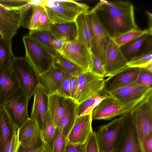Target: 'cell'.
Returning a JSON list of instances; mask_svg holds the SVG:
<instances>
[{
	"instance_id": "obj_7",
	"label": "cell",
	"mask_w": 152,
	"mask_h": 152,
	"mask_svg": "<svg viewBox=\"0 0 152 152\" xmlns=\"http://www.w3.org/2000/svg\"><path fill=\"white\" fill-rule=\"evenodd\" d=\"M29 101L19 87L9 96L1 106L17 129L29 118L28 112Z\"/></svg>"
},
{
	"instance_id": "obj_18",
	"label": "cell",
	"mask_w": 152,
	"mask_h": 152,
	"mask_svg": "<svg viewBox=\"0 0 152 152\" xmlns=\"http://www.w3.org/2000/svg\"><path fill=\"white\" fill-rule=\"evenodd\" d=\"M92 113L77 117L67 138L73 144L84 145L93 132L92 127Z\"/></svg>"
},
{
	"instance_id": "obj_32",
	"label": "cell",
	"mask_w": 152,
	"mask_h": 152,
	"mask_svg": "<svg viewBox=\"0 0 152 152\" xmlns=\"http://www.w3.org/2000/svg\"><path fill=\"white\" fill-rule=\"evenodd\" d=\"M147 34L152 35V30L149 28L142 30L137 28L126 32L112 39L120 47Z\"/></svg>"
},
{
	"instance_id": "obj_15",
	"label": "cell",
	"mask_w": 152,
	"mask_h": 152,
	"mask_svg": "<svg viewBox=\"0 0 152 152\" xmlns=\"http://www.w3.org/2000/svg\"><path fill=\"white\" fill-rule=\"evenodd\" d=\"M48 111V95L42 87H39L34 94L30 118L36 122L41 133L45 128Z\"/></svg>"
},
{
	"instance_id": "obj_36",
	"label": "cell",
	"mask_w": 152,
	"mask_h": 152,
	"mask_svg": "<svg viewBox=\"0 0 152 152\" xmlns=\"http://www.w3.org/2000/svg\"><path fill=\"white\" fill-rule=\"evenodd\" d=\"M135 83L152 89V72L145 68H140V72Z\"/></svg>"
},
{
	"instance_id": "obj_11",
	"label": "cell",
	"mask_w": 152,
	"mask_h": 152,
	"mask_svg": "<svg viewBox=\"0 0 152 152\" xmlns=\"http://www.w3.org/2000/svg\"><path fill=\"white\" fill-rule=\"evenodd\" d=\"M123 120L122 115L99 128L96 133L100 152H113L121 132Z\"/></svg>"
},
{
	"instance_id": "obj_1",
	"label": "cell",
	"mask_w": 152,
	"mask_h": 152,
	"mask_svg": "<svg viewBox=\"0 0 152 152\" xmlns=\"http://www.w3.org/2000/svg\"><path fill=\"white\" fill-rule=\"evenodd\" d=\"M91 10L112 39L138 28L129 1L100 0Z\"/></svg>"
},
{
	"instance_id": "obj_22",
	"label": "cell",
	"mask_w": 152,
	"mask_h": 152,
	"mask_svg": "<svg viewBox=\"0 0 152 152\" xmlns=\"http://www.w3.org/2000/svg\"><path fill=\"white\" fill-rule=\"evenodd\" d=\"M78 104L72 99L66 98L63 114L58 127L67 138L77 117Z\"/></svg>"
},
{
	"instance_id": "obj_47",
	"label": "cell",
	"mask_w": 152,
	"mask_h": 152,
	"mask_svg": "<svg viewBox=\"0 0 152 152\" xmlns=\"http://www.w3.org/2000/svg\"><path fill=\"white\" fill-rule=\"evenodd\" d=\"M141 146L143 152H152V133L143 141Z\"/></svg>"
},
{
	"instance_id": "obj_27",
	"label": "cell",
	"mask_w": 152,
	"mask_h": 152,
	"mask_svg": "<svg viewBox=\"0 0 152 152\" xmlns=\"http://www.w3.org/2000/svg\"><path fill=\"white\" fill-rule=\"evenodd\" d=\"M53 65L64 73L72 76H78L86 72L58 53L53 56Z\"/></svg>"
},
{
	"instance_id": "obj_8",
	"label": "cell",
	"mask_w": 152,
	"mask_h": 152,
	"mask_svg": "<svg viewBox=\"0 0 152 152\" xmlns=\"http://www.w3.org/2000/svg\"><path fill=\"white\" fill-rule=\"evenodd\" d=\"M105 79L90 71L77 76V86L73 99L78 104L103 91Z\"/></svg>"
},
{
	"instance_id": "obj_29",
	"label": "cell",
	"mask_w": 152,
	"mask_h": 152,
	"mask_svg": "<svg viewBox=\"0 0 152 152\" xmlns=\"http://www.w3.org/2000/svg\"><path fill=\"white\" fill-rule=\"evenodd\" d=\"M152 35L147 34L119 47L123 55L128 61L137 56L146 39Z\"/></svg>"
},
{
	"instance_id": "obj_34",
	"label": "cell",
	"mask_w": 152,
	"mask_h": 152,
	"mask_svg": "<svg viewBox=\"0 0 152 152\" xmlns=\"http://www.w3.org/2000/svg\"><path fill=\"white\" fill-rule=\"evenodd\" d=\"M152 63V53L142 54L136 56L127 61V66L129 67H145Z\"/></svg>"
},
{
	"instance_id": "obj_40",
	"label": "cell",
	"mask_w": 152,
	"mask_h": 152,
	"mask_svg": "<svg viewBox=\"0 0 152 152\" xmlns=\"http://www.w3.org/2000/svg\"><path fill=\"white\" fill-rule=\"evenodd\" d=\"M85 152H100L96 132L91 133L85 144Z\"/></svg>"
},
{
	"instance_id": "obj_55",
	"label": "cell",
	"mask_w": 152,
	"mask_h": 152,
	"mask_svg": "<svg viewBox=\"0 0 152 152\" xmlns=\"http://www.w3.org/2000/svg\"><path fill=\"white\" fill-rule=\"evenodd\" d=\"M44 152H46V151H45L44 150Z\"/></svg>"
},
{
	"instance_id": "obj_12",
	"label": "cell",
	"mask_w": 152,
	"mask_h": 152,
	"mask_svg": "<svg viewBox=\"0 0 152 152\" xmlns=\"http://www.w3.org/2000/svg\"><path fill=\"white\" fill-rule=\"evenodd\" d=\"M140 103L124 104L110 96L103 99L94 109L92 113L93 119H110L130 112Z\"/></svg>"
},
{
	"instance_id": "obj_28",
	"label": "cell",
	"mask_w": 152,
	"mask_h": 152,
	"mask_svg": "<svg viewBox=\"0 0 152 152\" xmlns=\"http://www.w3.org/2000/svg\"><path fill=\"white\" fill-rule=\"evenodd\" d=\"M110 96L102 91L97 95L78 104L77 117L92 114L94 109L103 99Z\"/></svg>"
},
{
	"instance_id": "obj_5",
	"label": "cell",
	"mask_w": 152,
	"mask_h": 152,
	"mask_svg": "<svg viewBox=\"0 0 152 152\" xmlns=\"http://www.w3.org/2000/svg\"><path fill=\"white\" fill-rule=\"evenodd\" d=\"M23 41L25 50V57L39 76L49 70L53 65V56L28 35L23 37Z\"/></svg>"
},
{
	"instance_id": "obj_4",
	"label": "cell",
	"mask_w": 152,
	"mask_h": 152,
	"mask_svg": "<svg viewBox=\"0 0 152 152\" xmlns=\"http://www.w3.org/2000/svg\"><path fill=\"white\" fill-rule=\"evenodd\" d=\"M90 37V52L104 67L106 51L112 39L91 10L86 12Z\"/></svg>"
},
{
	"instance_id": "obj_50",
	"label": "cell",
	"mask_w": 152,
	"mask_h": 152,
	"mask_svg": "<svg viewBox=\"0 0 152 152\" xmlns=\"http://www.w3.org/2000/svg\"><path fill=\"white\" fill-rule=\"evenodd\" d=\"M77 76L71 75L69 87L70 98L73 99L76 90Z\"/></svg>"
},
{
	"instance_id": "obj_13",
	"label": "cell",
	"mask_w": 152,
	"mask_h": 152,
	"mask_svg": "<svg viewBox=\"0 0 152 152\" xmlns=\"http://www.w3.org/2000/svg\"><path fill=\"white\" fill-rule=\"evenodd\" d=\"M152 90L135 82L108 94L121 103L127 105L140 102L152 92Z\"/></svg>"
},
{
	"instance_id": "obj_43",
	"label": "cell",
	"mask_w": 152,
	"mask_h": 152,
	"mask_svg": "<svg viewBox=\"0 0 152 152\" xmlns=\"http://www.w3.org/2000/svg\"><path fill=\"white\" fill-rule=\"evenodd\" d=\"M52 24L45 10L40 18L36 30L41 31H49Z\"/></svg>"
},
{
	"instance_id": "obj_44",
	"label": "cell",
	"mask_w": 152,
	"mask_h": 152,
	"mask_svg": "<svg viewBox=\"0 0 152 152\" xmlns=\"http://www.w3.org/2000/svg\"><path fill=\"white\" fill-rule=\"evenodd\" d=\"M71 75L64 73L63 80L58 93L66 98H70L69 87Z\"/></svg>"
},
{
	"instance_id": "obj_16",
	"label": "cell",
	"mask_w": 152,
	"mask_h": 152,
	"mask_svg": "<svg viewBox=\"0 0 152 152\" xmlns=\"http://www.w3.org/2000/svg\"><path fill=\"white\" fill-rule=\"evenodd\" d=\"M127 62L120 47L112 39L106 53L104 77L112 76L128 67Z\"/></svg>"
},
{
	"instance_id": "obj_45",
	"label": "cell",
	"mask_w": 152,
	"mask_h": 152,
	"mask_svg": "<svg viewBox=\"0 0 152 152\" xmlns=\"http://www.w3.org/2000/svg\"><path fill=\"white\" fill-rule=\"evenodd\" d=\"M91 55L92 66L91 72L96 75L104 77L105 71L104 66L99 60L92 54Z\"/></svg>"
},
{
	"instance_id": "obj_23",
	"label": "cell",
	"mask_w": 152,
	"mask_h": 152,
	"mask_svg": "<svg viewBox=\"0 0 152 152\" xmlns=\"http://www.w3.org/2000/svg\"><path fill=\"white\" fill-rule=\"evenodd\" d=\"M49 31L55 37L68 42L77 38V27L75 21L53 23Z\"/></svg>"
},
{
	"instance_id": "obj_38",
	"label": "cell",
	"mask_w": 152,
	"mask_h": 152,
	"mask_svg": "<svg viewBox=\"0 0 152 152\" xmlns=\"http://www.w3.org/2000/svg\"><path fill=\"white\" fill-rule=\"evenodd\" d=\"M34 4L33 0L26 5L21 11V26L28 28L32 17L34 8Z\"/></svg>"
},
{
	"instance_id": "obj_49",
	"label": "cell",
	"mask_w": 152,
	"mask_h": 152,
	"mask_svg": "<svg viewBox=\"0 0 152 152\" xmlns=\"http://www.w3.org/2000/svg\"><path fill=\"white\" fill-rule=\"evenodd\" d=\"M142 49L143 51L137 55L144 53H152V35L150 36L145 40L140 50Z\"/></svg>"
},
{
	"instance_id": "obj_20",
	"label": "cell",
	"mask_w": 152,
	"mask_h": 152,
	"mask_svg": "<svg viewBox=\"0 0 152 152\" xmlns=\"http://www.w3.org/2000/svg\"><path fill=\"white\" fill-rule=\"evenodd\" d=\"M64 74V72L53 65L49 70L39 76L40 87L48 96L58 92Z\"/></svg>"
},
{
	"instance_id": "obj_48",
	"label": "cell",
	"mask_w": 152,
	"mask_h": 152,
	"mask_svg": "<svg viewBox=\"0 0 152 152\" xmlns=\"http://www.w3.org/2000/svg\"><path fill=\"white\" fill-rule=\"evenodd\" d=\"M68 42L66 40L57 38L54 36L52 38L51 42L55 50L58 53L64 45Z\"/></svg>"
},
{
	"instance_id": "obj_53",
	"label": "cell",
	"mask_w": 152,
	"mask_h": 152,
	"mask_svg": "<svg viewBox=\"0 0 152 152\" xmlns=\"http://www.w3.org/2000/svg\"><path fill=\"white\" fill-rule=\"evenodd\" d=\"M1 138L0 136V152H1Z\"/></svg>"
},
{
	"instance_id": "obj_35",
	"label": "cell",
	"mask_w": 152,
	"mask_h": 152,
	"mask_svg": "<svg viewBox=\"0 0 152 152\" xmlns=\"http://www.w3.org/2000/svg\"><path fill=\"white\" fill-rule=\"evenodd\" d=\"M67 140L58 128H56L55 136L50 152H64Z\"/></svg>"
},
{
	"instance_id": "obj_3",
	"label": "cell",
	"mask_w": 152,
	"mask_h": 152,
	"mask_svg": "<svg viewBox=\"0 0 152 152\" xmlns=\"http://www.w3.org/2000/svg\"><path fill=\"white\" fill-rule=\"evenodd\" d=\"M11 62L19 87L29 100L37 89L40 87L39 75L25 57L14 56Z\"/></svg>"
},
{
	"instance_id": "obj_39",
	"label": "cell",
	"mask_w": 152,
	"mask_h": 152,
	"mask_svg": "<svg viewBox=\"0 0 152 152\" xmlns=\"http://www.w3.org/2000/svg\"><path fill=\"white\" fill-rule=\"evenodd\" d=\"M34 8L33 12L31 18L28 28L30 30H36L38 21L45 9L41 5L36 4L34 3Z\"/></svg>"
},
{
	"instance_id": "obj_6",
	"label": "cell",
	"mask_w": 152,
	"mask_h": 152,
	"mask_svg": "<svg viewBox=\"0 0 152 152\" xmlns=\"http://www.w3.org/2000/svg\"><path fill=\"white\" fill-rule=\"evenodd\" d=\"M130 112L141 144L152 133V92Z\"/></svg>"
},
{
	"instance_id": "obj_37",
	"label": "cell",
	"mask_w": 152,
	"mask_h": 152,
	"mask_svg": "<svg viewBox=\"0 0 152 152\" xmlns=\"http://www.w3.org/2000/svg\"><path fill=\"white\" fill-rule=\"evenodd\" d=\"M31 0H0V5L7 9L21 10Z\"/></svg>"
},
{
	"instance_id": "obj_25",
	"label": "cell",
	"mask_w": 152,
	"mask_h": 152,
	"mask_svg": "<svg viewBox=\"0 0 152 152\" xmlns=\"http://www.w3.org/2000/svg\"><path fill=\"white\" fill-rule=\"evenodd\" d=\"M17 132L16 127L5 110L1 106H0V136L1 149Z\"/></svg>"
},
{
	"instance_id": "obj_51",
	"label": "cell",
	"mask_w": 152,
	"mask_h": 152,
	"mask_svg": "<svg viewBox=\"0 0 152 152\" xmlns=\"http://www.w3.org/2000/svg\"><path fill=\"white\" fill-rule=\"evenodd\" d=\"M145 12L147 14L148 20L149 29L152 30V15L149 11H146Z\"/></svg>"
},
{
	"instance_id": "obj_31",
	"label": "cell",
	"mask_w": 152,
	"mask_h": 152,
	"mask_svg": "<svg viewBox=\"0 0 152 152\" xmlns=\"http://www.w3.org/2000/svg\"><path fill=\"white\" fill-rule=\"evenodd\" d=\"M56 130V127L48 111L45 128L42 132L41 133L44 150L47 152H50Z\"/></svg>"
},
{
	"instance_id": "obj_17",
	"label": "cell",
	"mask_w": 152,
	"mask_h": 152,
	"mask_svg": "<svg viewBox=\"0 0 152 152\" xmlns=\"http://www.w3.org/2000/svg\"><path fill=\"white\" fill-rule=\"evenodd\" d=\"M140 68L127 67L105 80L103 91L107 94L136 82Z\"/></svg>"
},
{
	"instance_id": "obj_9",
	"label": "cell",
	"mask_w": 152,
	"mask_h": 152,
	"mask_svg": "<svg viewBox=\"0 0 152 152\" xmlns=\"http://www.w3.org/2000/svg\"><path fill=\"white\" fill-rule=\"evenodd\" d=\"M130 112L122 115L121 132L113 152H143Z\"/></svg>"
},
{
	"instance_id": "obj_26",
	"label": "cell",
	"mask_w": 152,
	"mask_h": 152,
	"mask_svg": "<svg viewBox=\"0 0 152 152\" xmlns=\"http://www.w3.org/2000/svg\"><path fill=\"white\" fill-rule=\"evenodd\" d=\"M86 12H82L78 15L75 21L77 29V39L90 50L91 37Z\"/></svg>"
},
{
	"instance_id": "obj_30",
	"label": "cell",
	"mask_w": 152,
	"mask_h": 152,
	"mask_svg": "<svg viewBox=\"0 0 152 152\" xmlns=\"http://www.w3.org/2000/svg\"><path fill=\"white\" fill-rule=\"evenodd\" d=\"M28 35L43 47L53 56L58 53L53 47L51 41L54 36L50 31L31 30Z\"/></svg>"
},
{
	"instance_id": "obj_21",
	"label": "cell",
	"mask_w": 152,
	"mask_h": 152,
	"mask_svg": "<svg viewBox=\"0 0 152 152\" xmlns=\"http://www.w3.org/2000/svg\"><path fill=\"white\" fill-rule=\"evenodd\" d=\"M17 133L19 142L23 146L33 145L41 136L37 125L30 118L17 129Z\"/></svg>"
},
{
	"instance_id": "obj_42",
	"label": "cell",
	"mask_w": 152,
	"mask_h": 152,
	"mask_svg": "<svg viewBox=\"0 0 152 152\" xmlns=\"http://www.w3.org/2000/svg\"><path fill=\"white\" fill-rule=\"evenodd\" d=\"M20 144L17 132L1 148V152H17Z\"/></svg>"
},
{
	"instance_id": "obj_19",
	"label": "cell",
	"mask_w": 152,
	"mask_h": 152,
	"mask_svg": "<svg viewBox=\"0 0 152 152\" xmlns=\"http://www.w3.org/2000/svg\"><path fill=\"white\" fill-rule=\"evenodd\" d=\"M19 88V83L12 70L10 60L0 68V106Z\"/></svg>"
},
{
	"instance_id": "obj_54",
	"label": "cell",
	"mask_w": 152,
	"mask_h": 152,
	"mask_svg": "<svg viewBox=\"0 0 152 152\" xmlns=\"http://www.w3.org/2000/svg\"><path fill=\"white\" fill-rule=\"evenodd\" d=\"M2 38V36L0 34V39H1Z\"/></svg>"
},
{
	"instance_id": "obj_10",
	"label": "cell",
	"mask_w": 152,
	"mask_h": 152,
	"mask_svg": "<svg viewBox=\"0 0 152 152\" xmlns=\"http://www.w3.org/2000/svg\"><path fill=\"white\" fill-rule=\"evenodd\" d=\"M78 65L85 71H90L92 66L90 50L77 39L66 44L58 53Z\"/></svg>"
},
{
	"instance_id": "obj_41",
	"label": "cell",
	"mask_w": 152,
	"mask_h": 152,
	"mask_svg": "<svg viewBox=\"0 0 152 152\" xmlns=\"http://www.w3.org/2000/svg\"><path fill=\"white\" fill-rule=\"evenodd\" d=\"M44 148L41 135L38 140L32 145L23 146L20 144L17 152H44Z\"/></svg>"
},
{
	"instance_id": "obj_33",
	"label": "cell",
	"mask_w": 152,
	"mask_h": 152,
	"mask_svg": "<svg viewBox=\"0 0 152 152\" xmlns=\"http://www.w3.org/2000/svg\"><path fill=\"white\" fill-rule=\"evenodd\" d=\"M11 40L2 38L0 39V68L11 60L14 56Z\"/></svg>"
},
{
	"instance_id": "obj_24",
	"label": "cell",
	"mask_w": 152,
	"mask_h": 152,
	"mask_svg": "<svg viewBox=\"0 0 152 152\" xmlns=\"http://www.w3.org/2000/svg\"><path fill=\"white\" fill-rule=\"evenodd\" d=\"M65 98L58 92L48 96V111L56 128L63 114Z\"/></svg>"
},
{
	"instance_id": "obj_14",
	"label": "cell",
	"mask_w": 152,
	"mask_h": 152,
	"mask_svg": "<svg viewBox=\"0 0 152 152\" xmlns=\"http://www.w3.org/2000/svg\"><path fill=\"white\" fill-rule=\"evenodd\" d=\"M21 10H9L0 5V34L2 37L11 40L21 25Z\"/></svg>"
},
{
	"instance_id": "obj_2",
	"label": "cell",
	"mask_w": 152,
	"mask_h": 152,
	"mask_svg": "<svg viewBox=\"0 0 152 152\" xmlns=\"http://www.w3.org/2000/svg\"><path fill=\"white\" fill-rule=\"evenodd\" d=\"M41 5L53 23L75 21L78 15L89 8L86 4L73 0H42Z\"/></svg>"
},
{
	"instance_id": "obj_46",
	"label": "cell",
	"mask_w": 152,
	"mask_h": 152,
	"mask_svg": "<svg viewBox=\"0 0 152 152\" xmlns=\"http://www.w3.org/2000/svg\"><path fill=\"white\" fill-rule=\"evenodd\" d=\"M85 145L73 144L67 141L64 152H85Z\"/></svg>"
},
{
	"instance_id": "obj_52",
	"label": "cell",
	"mask_w": 152,
	"mask_h": 152,
	"mask_svg": "<svg viewBox=\"0 0 152 152\" xmlns=\"http://www.w3.org/2000/svg\"><path fill=\"white\" fill-rule=\"evenodd\" d=\"M144 68L152 72V63L148 64Z\"/></svg>"
}]
</instances>
